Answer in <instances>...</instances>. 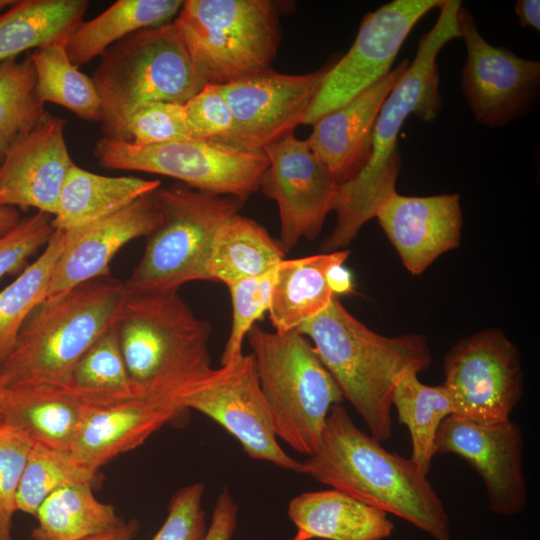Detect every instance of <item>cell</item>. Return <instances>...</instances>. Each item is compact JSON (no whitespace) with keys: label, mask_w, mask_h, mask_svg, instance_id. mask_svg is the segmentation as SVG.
Masks as SVG:
<instances>
[{"label":"cell","mask_w":540,"mask_h":540,"mask_svg":"<svg viewBox=\"0 0 540 540\" xmlns=\"http://www.w3.org/2000/svg\"><path fill=\"white\" fill-rule=\"evenodd\" d=\"M300 473L400 517L434 540H452L448 513L427 476L359 429L341 404L331 408L320 445L301 462Z\"/></svg>","instance_id":"obj_2"},{"label":"cell","mask_w":540,"mask_h":540,"mask_svg":"<svg viewBox=\"0 0 540 540\" xmlns=\"http://www.w3.org/2000/svg\"><path fill=\"white\" fill-rule=\"evenodd\" d=\"M284 74L271 68L221 85L233 115V128L215 141L245 151H264L292 134L326 73Z\"/></svg>","instance_id":"obj_14"},{"label":"cell","mask_w":540,"mask_h":540,"mask_svg":"<svg viewBox=\"0 0 540 540\" xmlns=\"http://www.w3.org/2000/svg\"><path fill=\"white\" fill-rule=\"evenodd\" d=\"M93 154L106 169L169 176L190 188L243 201L259 189L268 166L264 151H245L194 139L137 146L101 137Z\"/></svg>","instance_id":"obj_10"},{"label":"cell","mask_w":540,"mask_h":540,"mask_svg":"<svg viewBox=\"0 0 540 540\" xmlns=\"http://www.w3.org/2000/svg\"><path fill=\"white\" fill-rule=\"evenodd\" d=\"M86 409L60 386L35 384L5 388L2 423L20 430L32 444L70 451Z\"/></svg>","instance_id":"obj_23"},{"label":"cell","mask_w":540,"mask_h":540,"mask_svg":"<svg viewBox=\"0 0 540 540\" xmlns=\"http://www.w3.org/2000/svg\"><path fill=\"white\" fill-rule=\"evenodd\" d=\"M375 217L414 275L460 243L462 211L457 194L419 197L395 192L381 203Z\"/></svg>","instance_id":"obj_21"},{"label":"cell","mask_w":540,"mask_h":540,"mask_svg":"<svg viewBox=\"0 0 540 540\" xmlns=\"http://www.w3.org/2000/svg\"><path fill=\"white\" fill-rule=\"evenodd\" d=\"M154 192L114 214L62 230L63 250L45 300L58 298L93 279L110 276V263L119 250L136 238L146 237L155 227L158 211Z\"/></svg>","instance_id":"obj_19"},{"label":"cell","mask_w":540,"mask_h":540,"mask_svg":"<svg viewBox=\"0 0 540 540\" xmlns=\"http://www.w3.org/2000/svg\"><path fill=\"white\" fill-rule=\"evenodd\" d=\"M60 387L89 409L143 396L130 378L115 321L76 361Z\"/></svg>","instance_id":"obj_29"},{"label":"cell","mask_w":540,"mask_h":540,"mask_svg":"<svg viewBox=\"0 0 540 540\" xmlns=\"http://www.w3.org/2000/svg\"><path fill=\"white\" fill-rule=\"evenodd\" d=\"M444 374L452 415L477 424L511 419L523 395L519 350L498 329L457 342L444 358Z\"/></svg>","instance_id":"obj_11"},{"label":"cell","mask_w":540,"mask_h":540,"mask_svg":"<svg viewBox=\"0 0 540 540\" xmlns=\"http://www.w3.org/2000/svg\"><path fill=\"white\" fill-rule=\"evenodd\" d=\"M191 139L183 104L147 102L135 107L126 117L119 140L137 146Z\"/></svg>","instance_id":"obj_38"},{"label":"cell","mask_w":540,"mask_h":540,"mask_svg":"<svg viewBox=\"0 0 540 540\" xmlns=\"http://www.w3.org/2000/svg\"><path fill=\"white\" fill-rule=\"evenodd\" d=\"M409 64L403 60L385 77L312 125L306 141L339 184L351 179L366 163L381 107Z\"/></svg>","instance_id":"obj_22"},{"label":"cell","mask_w":540,"mask_h":540,"mask_svg":"<svg viewBox=\"0 0 540 540\" xmlns=\"http://www.w3.org/2000/svg\"><path fill=\"white\" fill-rule=\"evenodd\" d=\"M158 221L146 236L142 258L124 282L127 294L178 291L209 280L206 266L220 226L245 201L176 184L154 192Z\"/></svg>","instance_id":"obj_8"},{"label":"cell","mask_w":540,"mask_h":540,"mask_svg":"<svg viewBox=\"0 0 540 540\" xmlns=\"http://www.w3.org/2000/svg\"><path fill=\"white\" fill-rule=\"evenodd\" d=\"M285 254L280 242L263 226L237 213L213 238L206 266L208 278L228 286L269 271L285 259Z\"/></svg>","instance_id":"obj_28"},{"label":"cell","mask_w":540,"mask_h":540,"mask_svg":"<svg viewBox=\"0 0 540 540\" xmlns=\"http://www.w3.org/2000/svg\"><path fill=\"white\" fill-rule=\"evenodd\" d=\"M172 22L205 84L269 69L280 44L279 11L270 0H187Z\"/></svg>","instance_id":"obj_9"},{"label":"cell","mask_w":540,"mask_h":540,"mask_svg":"<svg viewBox=\"0 0 540 540\" xmlns=\"http://www.w3.org/2000/svg\"><path fill=\"white\" fill-rule=\"evenodd\" d=\"M139 528V522L133 519L128 522L124 521L122 524L115 528L89 537L85 540H132L137 534Z\"/></svg>","instance_id":"obj_46"},{"label":"cell","mask_w":540,"mask_h":540,"mask_svg":"<svg viewBox=\"0 0 540 540\" xmlns=\"http://www.w3.org/2000/svg\"><path fill=\"white\" fill-rule=\"evenodd\" d=\"M68 38L48 42L28 54L35 71L37 96L44 105L54 103L83 120L100 123L101 98L92 78L69 59Z\"/></svg>","instance_id":"obj_32"},{"label":"cell","mask_w":540,"mask_h":540,"mask_svg":"<svg viewBox=\"0 0 540 540\" xmlns=\"http://www.w3.org/2000/svg\"><path fill=\"white\" fill-rule=\"evenodd\" d=\"M515 12L521 26L540 30L539 0H519L516 2Z\"/></svg>","instance_id":"obj_45"},{"label":"cell","mask_w":540,"mask_h":540,"mask_svg":"<svg viewBox=\"0 0 540 540\" xmlns=\"http://www.w3.org/2000/svg\"><path fill=\"white\" fill-rule=\"evenodd\" d=\"M16 0H0V14L10 8Z\"/></svg>","instance_id":"obj_48"},{"label":"cell","mask_w":540,"mask_h":540,"mask_svg":"<svg viewBox=\"0 0 540 540\" xmlns=\"http://www.w3.org/2000/svg\"><path fill=\"white\" fill-rule=\"evenodd\" d=\"M52 218L37 212L22 218L11 231L0 236V279L21 271L27 260L46 246L55 231Z\"/></svg>","instance_id":"obj_41"},{"label":"cell","mask_w":540,"mask_h":540,"mask_svg":"<svg viewBox=\"0 0 540 540\" xmlns=\"http://www.w3.org/2000/svg\"><path fill=\"white\" fill-rule=\"evenodd\" d=\"M159 180L133 176H104L74 164L63 183L55 230H69L114 214L160 188Z\"/></svg>","instance_id":"obj_25"},{"label":"cell","mask_w":540,"mask_h":540,"mask_svg":"<svg viewBox=\"0 0 540 540\" xmlns=\"http://www.w3.org/2000/svg\"><path fill=\"white\" fill-rule=\"evenodd\" d=\"M418 374H405L396 384L392 406L398 422L405 425L412 443L411 461L427 476L435 456V439L442 421L453 414L449 394L444 385L429 386Z\"/></svg>","instance_id":"obj_33"},{"label":"cell","mask_w":540,"mask_h":540,"mask_svg":"<svg viewBox=\"0 0 540 540\" xmlns=\"http://www.w3.org/2000/svg\"><path fill=\"white\" fill-rule=\"evenodd\" d=\"M29 55L0 62V160L45 114Z\"/></svg>","instance_id":"obj_35"},{"label":"cell","mask_w":540,"mask_h":540,"mask_svg":"<svg viewBox=\"0 0 540 540\" xmlns=\"http://www.w3.org/2000/svg\"><path fill=\"white\" fill-rule=\"evenodd\" d=\"M5 388L0 383V424L2 423V402Z\"/></svg>","instance_id":"obj_49"},{"label":"cell","mask_w":540,"mask_h":540,"mask_svg":"<svg viewBox=\"0 0 540 540\" xmlns=\"http://www.w3.org/2000/svg\"><path fill=\"white\" fill-rule=\"evenodd\" d=\"M292 540H308V538L301 532L297 531L295 537Z\"/></svg>","instance_id":"obj_50"},{"label":"cell","mask_w":540,"mask_h":540,"mask_svg":"<svg viewBox=\"0 0 540 540\" xmlns=\"http://www.w3.org/2000/svg\"><path fill=\"white\" fill-rule=\"evenodd\" d=\"M238 506L228 489L217 497L210 525L202 540H231L237 527Z\"/></svg>","instance_id":"obj_43"},{"label":"cell","mask_w":540,"mask_h":540,"mask_svg":"<svg viewBox=\"0 0 540 540\" xmlns=\"http://www.w3.org/2000/svg\"><path fill=\"white\" fill-rule=\"evenodd\" d=\"M458 25L467 52L461 87L476 120L499 127L523 116L539 91L540 62L488 43L462 5Z\"/></svg>","instance_id":"obj_16"},{"label":"cell","mask_w":540,"mask_h":540,"mask_svg":"<svg viewBox=\"0 0 540 540\" xmlns=\"http://www.w3.org/2000/svg\"><path fill=\"white\" fill-rule=\"evenodd\" d=\"M64 245V232L55 230L42 254L0 291V367L13 351L20 330L45 300Z\"/></svg>","instance_id":"obj_34"},{"label":"cell","mask_w":540,"mask_h":540,"mask_svg":"<svg viewBox=\"0 0 540 540\" xmlns=\"http://www.w3.org/2000/svg\"><path fill=\"white\" fill-rule=\"evenodd\" d=\"M348 256V250L333 251L284 259L278 264L268 309L275 332L296 330L329 305L334 295L326 282V271Z\"/></svg>","instance_id":"obj_26"},{"label":"cell","mask_w":540,"mask_h":540,"mask_svg":"<svg viewBox=\"0 0 540 540\" xmlns=\"http://www.w3.org/2000/svg\"><path fill=\"white\" fill-rule=\"evenodd\" d=\"M184 405L223 427L250 458L300 473L301 461L289 456L278 443L251 353L212 368L186 395Z\"/></svg>","instance_id":"obj_13"},{"label":"cell","mask_w":540,"mask_h":540,"mask_svg":"<svg viewBox=\"0 0 540 540\" xmlns=\"http://www.w3.org/2000/svg\"><path fill=\"white\" fill-rule=\"evenodd\" d=\"M246 338L277 438L312 456L331 408L344 400L338 385L311 341L297 329L278 333L255 324Z\"/></svg>","instance_id":"obj_6"},{"label":"cell","mask_w":540,"mask_h":540,"mask_svg":"<svg viewBox=\"0 0 540 540\" xmlns=\"http://www.w3.org/2000/svg\"><path fill=\"white\" fill-rule=\"evenodd\" d=\"M205 486L194 483L171 498L167 517L151 540H202L206 533L202 497Z\"/></svg>","instance_id":"obj_42"},{"label":"cell","mask_w":540,"mask_h":540,"mask_svg":"<svg viewBox=\"0 0 540 540\" xmlns=\"http://www.w3.org/2000/svg\"><path fill=\"white\" fill-rule=\"evenodd\" d=\"M21 219L16 208L0 206V236L11 231Z\"/></svg>","instance_id":"obj_47"},{"label":"cell","mask_w":540,"mask_h":540,"mask_svg":"<svg viewBox=\"0 0 540 540\" xmlns=\"http://www.w3.org/2000/svg\"><path fill=\"white\" fill-rule=\"evenodd\" d=\"M32 445L17 428L0 424V540H12L17 491Z\"/></svg>","instance_id":"obj_39"},{"label":"cell","mask_w":540,"mask_h":540,"mask_svg":"<svg viewBox=\"0 0 540 540\" xmlns=\"http://www.w3.org/2000/svg\"><path fill=\"white\" fill-rule=\"evenodd\" d=\"M314 346L356 410L368 433L380 442L392 436V394L407 373L426 370L432 354L421 334L380 335L351 315L336 296L298 329Z\"/></svg>","instance_id":"obj_3"},{"label":"cell","mask_w":540,"mask_h":540,"mask_svg":"<svg viewBox=\"0 0 540 540\" xmlns=\"http://www.w3.org/2000/svg\"><path fill=\"white\" fill-rule=\"evenodd\" d=\"M443 0H394L367 13L347 53L326 71L302 124L346 104L385 77L415 24Z\"/></svg>","instance_id":"obj_12"},{"label":"cell","mask_w":540,"mask_h":540,"mask_svg":"<svg viewBox=\"0 0 540 540\" xmlns=\"http://www.w3.org/2000/svg\"><path fill=\"white\" fill-rule=\"evenodd\" d=\"M461 1L444 0L434 26L419 40L412 63L385 99L377 117L371 149L364 166L339 184L333 202L336 225L322 250L333 252L348 245L361 227L376 216L381 203L396 192L401 168L398 135L409 115L432 122L442 108L437 56L451 40L460 38Z\"/></svg>","instance_id":"obj_1"},{"label":"cell","mask_w":540,"mask_h":540,"mask_svg":"<svg viewBox=\"0 0 540 540\" xmlns=\"http://www.w3.org/2000/svg\"><path fill=\"white\" fill-rule=\"evenodd\" d=\"M268 159L259 188L278 206L285 253L314 239L333 209L339 183L306 140L289 134L264 149Z\"/></svg>","instance_id":"obj_15"},{"label":"cell","mask_w":540,"mask_h":540,"mask_svg":"<svg viewBox=\"0 0 540 540\" xmlns=\"http://www.w3.org/2000/svg\"><path fill=\"white\" fill-rule=\"evenodd\" d=\"M88 7L86 0H16L0 14V62L69 37Z\"/></svg>","instance_id":"obj_30"},{"label":"cell","mask_w":540,"mask_h":540,"mask_svg":"<svg viewBox=\"0 0 540 540\" xmlns=\"http://www.w3.org/2000/svg\"><path fill=\"white\" fill-rule=\"evenodd\" d=\"M287 514L308 540H384L395 528L387 513L336 489L298 494Z\"/></svg>","instance_id":"obj_24"},{"label":"cell","mask_w":540,"mask_h":540,"mask_svg":"<svg viewBox=\"0 0 540 540\" xmlns=\"http://www.w3.org/2000/svg\"><path fill=\"white\" fill-rule=\"evenodd\" d=\"M326 282L334 296L353 291V277L350 270L344 265V261L335 262L328 267Z\"/></svg>","instance_id":"obj_44"},{"label":"cell","mask_w":540,"mask_h":540,"mask_svg":"<svg viewBox=\"0 0 540 540\" xmlns=\"http://www.w3.org/2000/svg\"><path fill=\"white\" fill-rule=\"evenodd\" d=\"M182 5L181 0H118L75 28L66 43L67 55L80 67L125 37L170 22Z\"/></svg>","instance_id":"obj_27"},{"label":"cell","mask_w":540,"mask_h":540,"mask_svg":"<svg viewBox=\"0 0 540 540\" xmlns=\"http://www.w3.org/2000/svg\"><path fill=\"white\" fill-rule=\"evenodd\" d=\"M183 109L191 139L218 141L233 128V115L221 85H204Z\"/></svg>","instance_id":"obj_40"},{"label":"cell","mask_w":540,"mask_h":540,"mask_svg":"<svg viewBox=\"0 0 540 540\" xmlns=\"http://www.w3.org/2000/svg\"><path fill=\"white\" fill-rule=\"evenodd\" d=\"M190 391L149 394L103 408L86 409L70 452L92 470L143 444L183 411Z\"/></svg>","instance_id":"obj_20"},{"label":"cell","mask_w":540,"mask_h":540,"mask_svg":"<svg viewBox=\"0 0 540 540\" xmlns=\"http://www.w3.org/2000/svg\"><path fill=\"white\" fill-rule=\"evenodd\" d=\"M125 296L124 282L110 275L43 301L22 326L13 351L1 365V385L6 389L62 386L76 361L114 323Z\"/></svg>","instance_id":"obj_5"},{"label":"cell","mask_w":540,"mask_h":540,"mask_svg":"<svg viewBox=\"0 0 540 540\" xmlns=\"http://www.w3.org/2000/svg\"><path fill=\"white\" fill-rule=\"evenodd\" d=\"M93 485L72 484L52 492L39 506L33 540H85L122 524L113 505L99 501Z\"/></svg>","instance_id":"obj_31"},{"label":"cell","mask_w":540,"mask_h":540,"mask_svg":"<svg viewBox=\"0 0 540 540\" xmlns=\"http://www.w3.org/2000/svg\"><path fill=\"white\" fill-rule=\"evenodd\" d=\"M115 327L130 378L143 396L191 391L212 369L210 324L177 291L126 293Z\"/></svg>","instance_id":"obj_4"},{"label":"cell","mask_w":540,"mask_h":540,"mask_svg":"<svg viewBox=\"0 0 540 540\" xmlns=\"http://www.w3.org/2000/svg\"><path fill=\"white\" fill-rule=\"evenodd\" d=\"M97 475L98 471L80 463L70 451L33 444L17 491V511L35 516L55 490L72 484L93 485Z\"/></svg>","instance_id":"obj_36"},{"label":"cell","mask_w":540,"mask_h":540,"mask_svg":"<svg viewBox=\"0 0 540 540\" xmlns=\"http://www.w3.org/2000/svg\"><path fill=\"white\" fill-rule=\"evenodd\" d=\"M446 454L462 458L480 476L492 512L514 516L526 509L524 437L517 422L482 425L449 415L435 439V455Z\"/></svg>","instance_id":"obj_17"},{"label":"cell","mask_w":540,"mask_h":540,"mask_svg":"<svg viewBox=\"0 0 540 540\" xmlns=\"http://www.w3.org/2000/svg\"><path fill=\"white\" fill-rule=\"evenodd\" d=\"M65 122L49 112L0 160V206L56 213L65 178L75 164L64 135Z\"/></svg>","instance_id":"obj_18"},{"label":"cell","mask_w":540,"mask_h":540,"mask_svg":"<svg viewBox=\"0 0 540 540\" xmlns=\"http://www.w3.org/2000/svg\"><path fill=\"white\" fill-rule=\"evenodd\" d=\"M278 265L269 271L228 285L232 302V323L226 341L221 365L241 354L250 329L268 311Z\"/></svg>","instance_id":"obj_37"},{"label":"cell","mask_w":540,"mask_h":540,"mask_svg":"<svg viewBox=\"0 0 540 540\" xmlns=\"http://www.w3.org/2000/svg\"><path fill=\"white\" fill-rule=\"evenodd\" d=\"M91 77L102 102L103 137L119 139L127 115L147 102L186 103L206 85L173 22L110 46Z\"/></svg>","instance_id":"obj_7"}]
</instances>
